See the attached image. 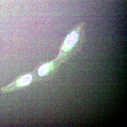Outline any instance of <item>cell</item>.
<instances>
[{"instance_id": "cell-1", "label": "cell", "mask_w": 127, "mask_h": 127, "mask_svg": "<svg viewBox=\"0 0 127 127\" xmlns=\"http://www.w3.org/2000/svg\"><path fill=\"white\" fill-rule=\"evenodd\" d=\"M85 24L82 22L74 27L66 37L61 47L62 54H68L81 46L85 41Z\"/></svg>"}, {"instance_id": "cell-2", "label": "cell", "mask_w": 127, "mask_h": 127, "mask_svg": "<svg viewBox=\"0 0 127 127\" xmlns=\"http://www.w3.org/2000/svg\"><path fill=\"white\" fill-rule=\"evenodd\" d=\"M33 82L34 79L32 73H28L21 76L6 86L3 87L1 91L3 93L10 92L29 86Z\"/></svg>"}, {"instance_id": "cell-3", "label": "cell", "mask_w": 127, "mask_h": 127, "mask_svg": "<svg viewBox=\"0 0 127 127\" xmlns=\"http://www.w3.org/2000/svg\"><path fill=\"white\" fill-rule=\"evenodd\" d=\"M55 64L53 62H50L40 66L32 72L34 81H40L47 76L53 69Z\"/></svg>"}]
</instances>
